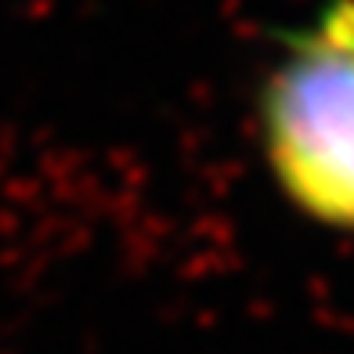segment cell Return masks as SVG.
I'll use <instances>...</instances> for the list:
<instances>
[{
  "mask_svg": "<svg viewBox=\"0 0 354 354\" xmlns=\"http://www.w3.org/2000/svg\"><path fill=\"white\" fill-rule=\"evenodd\" d=\"M261 145L293 210L354 235V0L300 29L261 87Z\"/></svg>",
  "mask_w": 354,
  "mask_h": 354,
  "instance_id": "cell-1",
  "label": "cell"
}]
</instances>
